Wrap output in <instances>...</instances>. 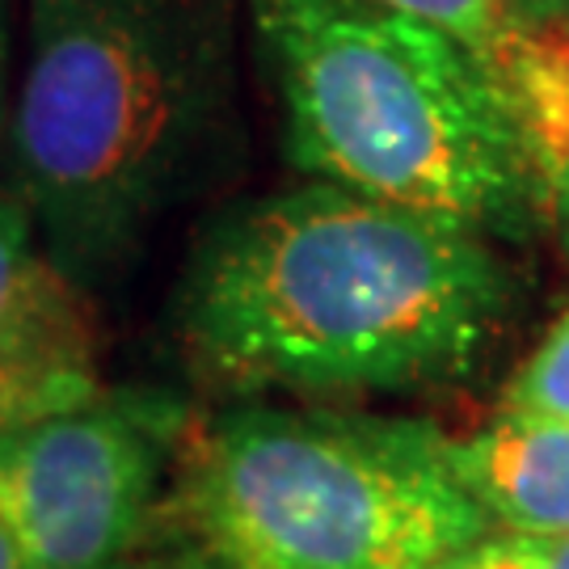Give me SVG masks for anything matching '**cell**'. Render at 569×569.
Returning a JSON list of instances; mask_svg holds the SVG:
<instances>
[{
	"label": "cell",
	"mask_w": 569,
	"mask_h": 569,
	"mask_svg": "<svg viewBox=\"0 0 569 569\" xmlns=\"http://www.w3.org/2000/svg\"><path fill=\"white\" fill-rule=\"evenodd\" d=\"M510 305V270L481 228L308 182L203 228L178 329L237 388L422 392L477 376Z\"/></svg>",
	"instance_id": "6da1fadb"
},
{
	"label": "cell",
	"mask_w": 569,
	"mask_h": 569,
	"mask_svg": "<svg viewBox=\"0 0 569 569\" xmlns=\"http://www.w3.org/2000/svg\"><path fill=\"white\" fill-rule=\"evenodd\" d=\"M241 0H30L18 199L72 283L106 279L241 157Z\"/></svg>",
	"instance_id": "7a4b0ae2"
},
{
	"label": "cell",
	"mask_w": 569,
	"mask_h": 569,
	"mask_svg": "<svg viewBox=\"0 0 569 569\" xmlns=\"http://www.w3.org/2000/svg\"><path fill=\"white\" fill-rule=\"evenodd\" d=\"M287 122L317 182L523 232L549 199L528 98L493 56L367 0H249Z\"/></svg>",
	"instance_id": "3957f363"
},
{
	"label": "cell",
	"mask_w": 569,
	"mask_h": 569,
	"mask_svg": "<svg viewBox=\"0 0 569 569\" xmlns=\"http://www.w3.org/2000/svg\"><path fill=\"white\" fill-rule=\"evenodd\" d=\"M199 519L232 569H448L489 531L427 422L241 409L194 472Z\"/></svg>",
	"instance_id": "277c9868"
},
{
	"label": "cell",
	"mask_w": 569,
	"mask_h": 569,
	"mask_svg": "<svg viewBox=\"0 0 569 569\" xmlns=\"http://www.w3.org/2000/svg\"><path fill=\"white\" fill-rule=\"evenodd\" d=\"M173 409L157 397L89 401L0 435V519L26 569H110L140 536Z\"/></svg>",
	"instance_id": "5b68a950"
},
{
	"label": "cell",
	"mask_w": 569,
	"mask_h": 569,
	"mask_svg": "<svg viewBox=\"0 0 569 569\" xmlns=\"http://www.w3.org/2000/svg\"><path fill=\"white\" fill-rule=\"evenodd\" d=\"M93 342L77 283L39 262L13 312L0 321V435L89 401Z\"/></svg>",
	"instance_id": "8992f818"
},
{
	"label": "cell",
	"mask_w": 569,
	"mask_h": 569,
	"mask_svg": "<svg viewBox=\"0 0 569 569\" xmlns=\"http://www.w3.org/2000/svg\"><path fill=\"white\" fill-rule=\"evenodd\" d=\"M448 460L489 528L569 531V422L498 413L489 427L448 439Z\"/></svg>",
	"instance_id": "52a82bcc"
},
{
	"label": "cell",
	"mask_w": 569,
	"mask_h": 569,
	"mask_svg": "<svg viewBox=\"0 0 569 569\" xmlns=\"http://www.w3.org/2000/svg\"><path fill=\"white\" fill-rule=\"evenodd\" d=\"M502 413L510 418H540L569 422V308L549 329V338L531 350V359L510 380Z\"/></svg>",
	"instance_id": "ba28073f"
},
{
	"label": "cell",
	"mask_w": 569,
	"mask_h": 569,
	"mask_svg": "<svg viewBox=\"0 0 569 569\" xmlns=\"http://www.w3.org/2000/svg\"><path fill=\"white\" fill-rule=\"evenodd\" d=\"M367 4L430 21V26L448 30V34L486 51L493 60H498L502 47H510L507 39L519 26V0H367Z\"/></svg>",
	"instance_id": "9c48e42d"
},
{
	"label": "cell",
	"mask_w": 569,
	"mask_h": 569,
	"mask_svg": "<svg viewBox=\"0 0 569 569\" xmlns=\"http://www.w3.org/2000/svg\"><path fill=\"white\" fill-rule=\"evenodd\" d=\"M448 569H569V531L536 536V531L489 528Z\"/></svg>",
	"instance_id": "30bf717a"
},
{
	"label": "cell",
	"mask_w": 569,
	"mask_h": 569,
	"mask_svg": "<svg viewBox=\"0 0 569 569\" xmlns=\"http://www.w3.org/2000/svg\"><path fill=\"white\" fill-rule=\"evenodd\" d=\"M34 253V216L18 194H0V321L13 312L21 291L39 270Z\"/></svg>",
	"instance_id": "8fae6325"
},
{
	"label": "cell",
	"mask_w": 569,
	"mask_h": 569,
	"mask_svg": "<svg viewBox=\"0 0 569 569\" xmlns=\"http://www.w3.org/2000/svg\"><path fill=\"white\" fill-rule=\"evenodd\" d=\"M536 93H531V119L540 131V148H549L552 140L569 136V60L552 63L549 72L531 77Z\"/></svg>",
	"instance_id": "7c38bea8"
},
{
	"label": "cell",
	"mask_w": 569,
	"mask_h": 569,
	"mask_svg": "<svg viewBox=\"0 0 569 569\" xmlns=\"http://www.w3.org/2000/svg\"><path fill=\"white\" fill-rule=\"evenodd\" d=\"M545 169H549V207L557 211V228L569 253V136L545 148Z\"/></svg>",
	"instance_id": "4fadbf2b"
},
{
	"label": "cell",
	"mask_w": 569,
	"mask_h": 569,
	"mask_svg": "<svg viewBox=\"0 0 569 569\" xmlns=\"http://www.w3.org/2000/svg\"><path fill=\"white\" fill-rule=\"evenodd\" d=\"M0 569H26V566H21L18 540H13V531H9V523H4V519H0Z\"/></svg>",
	"instance_id": "5bb4252c"
},
{
	"label": "cell",
	"mask_w": 569,
	"mask_h": 569,
	"mask_svg": "<svg viewBox=\"0 0 569 569\" xmlns=\"http://www.w3.org/2000/svg\"><path fill=\"white\" fill-rule=\"evenodd\" d=\"M110 569H127V566H110Z\"/></svg>",
	"instance_id": "9a60e30c"
}]
</instances>
